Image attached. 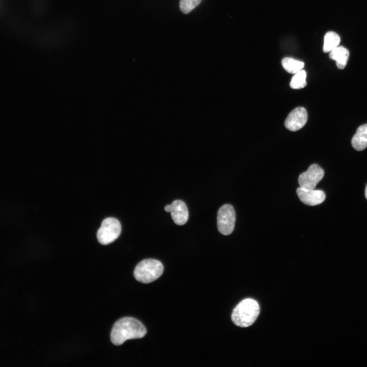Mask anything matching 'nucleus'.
Instances as JSON below:
<instances>
[{
    "label": "nucleus",
    "mask_w": 367,
    "mask_h": 367,
    "mask_svg": "<svg viewBox=\"0 0 367 367\" xmlns=\"http://www.w3.org/2000/svg\"><path fill=\"white\" fill-rule=\"evenodd\" d=\"M146 329L136 319L124 317L117 321L111 332L112 343L116 345H122L128 339L140 338L146 334Z\"/></svg>",
    "instance_id": "1"
},
{
    "label": "nucleus",
    "mask_w": 367,
    "mask_h": 367,
    "mask_svg": "<svg viewBox=\"0 0 367 367\" xmlns=\"http://www.w3.org/2000/svg\"><path fill=\"white\" fill-rule=\"evenodd\" d=\"M259 313V306L256 301L247 298L241 301L234 308L231 314L233 323L241 327L251 325Z\"/></svg>",
    "instance_id": "2"
},
{
    "label": "nucleus",
    "mask_w": 367,
    "mask_h": 367,
    "mask_svg": "<svg viewBox=\"0 0 367 367\" xmlns=\"http://www.w3.org/2000/svg\"><path fill=\"white\" fill-rule=\"evenodd\" d=\"M162 263L155 259H145L139 262L135 268L136 279L143 283H149L158 279L163 274Z\"/></svg>",
    "instance_id": "3"
},
{
    "label": "nucleus",
    "mask_w": 367,
    "mask_h": 367,
    "mask_svg": "<svg viewBox=\"0 0 367 367\" xmlns=\"http://www.w3.org/2000/svg\"><path fill=\"white\" fill-rule=\"evenodd\" d=\"M121 231L119 221L116 218L109 217L102 222L97 232V238L100 244L108 245L118 238Z\"/></svg>",
    "instance_id": "4"
},
{
    "label": "nucleus",
    "mask_w": 367,
    "mask_h": 367,
    "mask_svg": "<svg viewBox=\"0 0 367 367\" xmlns=\"http://www.w3.org/2000/svg\"><path fill=\"white\" fill-rule=\"evenodd\" d=\"M235 221V211L229 204L223 205L217 214V227L219 231L223 235H229L232 232Z\"/></svg>",
    "instance_id": "5"
},
{
    "label": "nucleus",
    "mask_w": 367,
    "mask_h": 367,
    "mask_svg": "<svg viewBox=\"0 0 367 367\" xmlns=\"http://www.w3.org/2000/svg\"><path fill=\"white\" fill-rule=\"evenodd\" d=\"M324 175L323 169L318 164L310 165L308 170L302 173L298 177L300 187L314 189Z\"/></svg>",
    "instance_id": "6"
},
{
    "label": "nucleus",
    "mask_w": 367,
    "mask_h": 367,
    "mask_svg": "<svg viewBox=\"0 0 367 367\" xmlns=\"http://www.w3.org/2000/svg\"><path fill=\"white\" fill-rule=\"evenodd\" d=\"M165 211L170 212L174 222L178 225L186 224L188 220L189 213L185 203L180 200H175L171 204L165 206Z\"/></svg>",
    "instance_id": "7"
},
{
    "label": "nucleus",
    "mask_w": 367,
    "mask_h": 367,
    "mask_svg": "<svg viewBox=\"0 0 367 367\" xmlns=\"http://www.w3.org/2000/svg\"><path fill=\"white\" fill-rule=\"evenodd\" d=\"M307 113L306 109L301 107L294 109L286 117L284 125L289 130L293 132L299 130L306 124Z\"/></svg>",
    "instance_id": "8"
},
{
    "label": "nucleus",
    "mask_w": 367,
    "mask_h": 367,
    "mask_svg": "<svg viewBox=\"0 0 367 367\" xmlns=\"http://www.w3.org/2000/svg\"><path fill=\"white\" fill-rule=\"evenodd\" d=\"M296 192L301 201L305 204L310 206L321 204L324 201L326 197L324 192L321 190L299 187L297 188Z\"/></svg>",
    "instance_id": "9"
},
{
    "label": "nucleus",
    "mask_w": 367,
    "mask_h": 367,
    "mask_svg": "<svg viewBox=\"0 0 367 367\" xmlns=\"http://www.w3.org/2000/svg\"><path fill=\"white\" fill-rule=\"evenodd\" d=\"M349 50L343 46H338L330 51L329 58L336 61L337 68L343 69L346 67L349 57Z\"/></svg>",
    "instance_id": "10"
},
{
    "label": "nucleus",
    "mask_w": 367,
    "mask_h": 367,
    "mask_svg": "<svg viewBox=\"0 0 367 367\" xmlns=\"http://www.w3.org/2000/svg\"><path fill=\"white\" fill-rule=\"evenodd\" d=\"M353 147L357 151L364 150L367 147V124L360 125L351 140Z\"/></svg>",
    "instance_id": "11"
},
{
    "label": "nucleus",
    "mask_w": 367,
    "mask_h": 367,
    "mask_svg": "<svg viewBox=\"0 0 367 367\" xmlns=\"http://www.w3.org/2000/svg\"><path fill=\"white\" fill-rule=\"evenodd\" d=\"M340 41V37L335 32L332 31L327 32L324 36L323 51L330 52L338 46Z\"/></svg>",
    "instance_id": "12"
},
{
    "label": "nucleus",
    "mask_w": 367,
    "mask_h": 367,
    "mask_svg": "<svg viewBox=\"0 0 367 367\" xmlns=\"http://www.w3.org/2000/svg\"><path fill=\"white\" fill-rule=\"evenodd\" d=\"M281 63L283 67L287 72L293 74L302 70L304 65L303 62L290 57L283 58Z\"/></svg>",
    "instance_id": "13"
},
{
    "label": "nucleus",
    "mask_w": 367,
    "mask_h": 367,
    "mask_svg": "<svg viewBox=\"0 0 367 367\" xmlns=\"http://www.w3.org/2000/svg\"><path fill=\"white\" fill-rule=\"evenodd\" d=\"M306 73L305 70L302 69L299 71L293 76L290 83V87L295 89L304 88L306 85Z\"/></svg>",
    "instance_id": "14"
},
{
    "label": "nucleus",
    "mask_w": 367,
    "mask_h": 367,
    "mask_svg": "<svg viewBox=\"0 0 367 367\" xmlns=\"http://www.w3.org/2000/svg\"><path fill=\"white\" fill-rule=\"evenodd\" d=\"M201 0H180L179 7L181 12L188 14L195 8Z\"/></svg>",
    "instance_id": "15"
},
{
    "label": "nucleus",
    "mask_w": 367,
    "mask_h": 367,
    "mask_svg": "<svg viewBox=\"0 0 367 367\" xmlns=\"http://www.w3.org/2000/svg\"><path fill=\"white\" fill-rule=\"evenodd\" d=\"M365 197H366V199H367V185H366V188H365Z\"/></svg>",
    "instance_id": "16"
}]
</instances>
